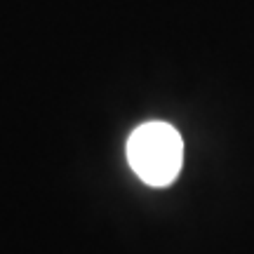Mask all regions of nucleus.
Returning a JSON list of instances; mask_svg holds the SVG:
<instances>
[{
	"mask_svg": "<svg viewBox=\"0 0 254 254\" xmlns=\"http://www.w3.org/2000/svg\"><path fill=\"white\" fill-rule=\"evenodd\" d=\"M127 163L148 186H170L182 172V134L160 120L139 125L127 139Z\"/></svg>",
	"mask_w": 254,
	"mask_h": 254,
	"instance_id": "obj_1",
	"label": "nucleus"
}]
</instances>
